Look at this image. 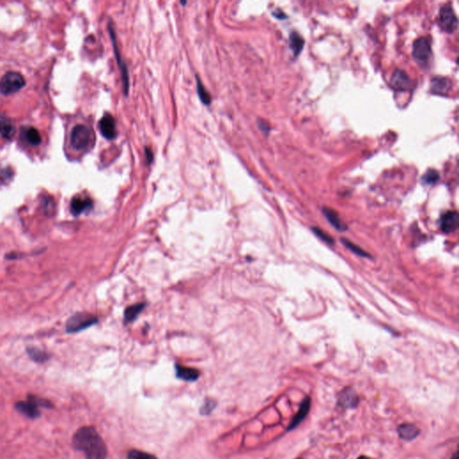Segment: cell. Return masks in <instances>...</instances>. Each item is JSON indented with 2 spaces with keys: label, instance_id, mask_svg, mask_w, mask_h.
<instances>
[{
  "label": "cell",
  "instance_id": "cell-1",
  "mask_svg": "<svg viewBox=\"0 0 459 459\" xmlns=\"http://www.w3.org/2000/svg\"><path fill=\"white\" fill-rule=\"evenodd\" d=\"M73 447L82 452L86 459H106L108 448L104 439L92 426L81 427L72 438Z\"/></svg>",
  "mask_w": 459,
  "mask_h": 459
},
{
  "label": "cell",
  "instance_id": "cell-2",
  "mask_svg": "<svg viewBox=\"0 0 459 459\" xmlns=\"http://www.w3.org/2000/svg\"><path fill=\"white\" fill-rule=\"evenodd\" d=\"M40 407L50 409L54 407V404L48 400L33 395H29L26 401H18L15 404L16 411L31 420L38 419L40 417L41 415Z\"/></svg>",
  "mask_w": 459,
  "mask_h": 459
},
{
  "label": "cell",
  "instance_id": "cell-3",
  "mask_svg": "<svg viewBox=\"0 0 459 459\" xmlns=\"http://www.w3.org/2000/svg\"><path fill=\"white\" fill-rule=\"evenodd\" d=\"M92 132L87 126L77 124L72 128L69 136V144L76 152L85 151L91 143Z\"/></svg>",
  "mask_w": 459,
  "mask_h": 459
},
{
  "label": "cell",
  "instance_id": "cell-4",
  "mask_svg": "<svg viewBox=\"0 0 459 459\" xmlns=\"http://www.w3.org/2000/svg\"><path fill=\"white\" fill-rule=\"evenodd\" d=\"M25 85V79L20 73L10 71L5 74L0 80V92L9 95L20 91Z\"/></svg>",
  "mask_w": 459,
  "mask_h": 459
},
{
  "label": "cell",
  "instance_id": "cell-5",
  "mask_svg": "<svg viewBox=\"0 0 459 459\" xmlns=\"http://www.w3.org/2000/svg\"><path fill=\"white\" fill-rule=\"evenodd\" d=\"M98 321L95 316L88 313H76L67 322V330L70 333L82 331Z\"/></svg>",
  "mask_w": 459,
  "mask_h": 459
},
{
  "label": "cell",
  "instance_id": "cell-6",
  "mask_svg": "<svg viewBox=\"0 0 459 459\" xmlns=\"http://www.w3.org/2000/svg\"><path fill=\"white\" fill-rule=\"evenodd\" d=\"M439 24L441 29L452 33L457 27V18L450 5H445L439 11Z\"/></svg>",
  "mask_w": 459,
  "mask_h": 459
},
{
  "label": "cell",
  "instance_id": "cell-7",
  "mask_svg": "<svg viewBox=\"0 0 459 459\" xmlns=\"http://www.w3.org/2000/svg\"><path fill=\"white\" fill-rule=\"evenodd\" d=\"M413 56L420 65H427L431 58V47L427 38H419L415 41Z\"/></svg>",
  "mask_w": 459,
  "mask_h": 459
},
{
  "label": "cell",
  "instance_id": "cell-8",
  "mask_svg": "<svg viewBox=\"0 0 459 459\" xmlns=\"http://www.w3.org/2000/svg\"><path fill=\"white\" fill-rule=\"evenodd\" d=\"M338 405L343 409H353L358 406L359 397L351 387H345L338 395Z\"/></svg>",
  "mask_w": 459,
  "mask_h": 459
},
{
  "label": "cell",
  "instance_id": "cell-9",
  "mask_svg": "<svg viewBox=\"0 0 459 459\" xmlns=\"http://www.w3.org/2000/svg\"><path fill=\"white\" fill-rule=\"evenodd\" d=\"M390 84L392 87L398 91H407L413 86V82L407 74L400 69H396L395 72L393 73Z\"/></svg>",
  "mask_w": 459,
  "mask_h": 459
},
{
  "label": "cell",
  "instance_id": "cell-10",
  "mask_svg": "<svg viewBox=\"0 0 459 459\" xmlns=\"http://www.w3.org/2000/svg\"><path fill=\"white\" fill-rule=\"evenodd\" d=\"M99 128L101 135L106 139H113L117 136L116 122L114 118L110 114H106L101 118L99 123Z\"/></svg>",
  "mask_w": 459,
  "mask_h": 459
},
{
  "label": "cell",
  "instance_id": "cell-11",
  "mask_svg": "<svg viewBox=\"0 0 459 459\" xmlns=\"http://www.w3.org/2000/svg\"><path fill=\"white\" fill-rule=\"evenodd\" d=\"M458 223V214L455 211H448L441 217L440 227L445 233H451L457 229Z\"/></svg>",
  "mask_w": 459,
  "mask_h": 459
},
{
  "label": "cell",
  "instance_id": "cell-12",
  "mask_svg": "<svg viewBox=\"0 0 459 459\" xmlns=\"http://www.w3.org/2000/svg\"><path fill=\"white\" fill-rule=\"evenodd\" d=\"M109 28H110V32H111V35H112L114 52H115L117 60H118V64H119V67H120L121 76H122V82H123V88H124L125 94L127 95L128 92V88H129V77H128V68H127V66L125 65L124 62H122V60L120 59V53L118 52V48H117L115 34H114V32H113V30H112V27H111V25L109 26Z\"/></svg>",
  "mask_w": 459,
  "mask_h": 459
},
{
  "label": "cell",
  "instance_id": "cell-13",
  "mask_svg": "<svg viewBox=\"0 0 459 459\" xmlns=\"http://www.w3.org/2000/svg\"><path fill=\"white\" fill-rule=\"evenodd\" d=\"M311 404H312L311 397L307 396L302 401V403L299 406V411L297 412L295 416L292 420V422H291L289 427H288L287 431H292V429L297 427L299 423H301L306 418V416H307L309 412H310V409H311Z\"/></svg>",
  "mask_w": 459,
  "mask_h": 459
},
{
  "label": "cell",
  "instance_id": "cell-14",
  "mask_svg": "<svg viewBox=\"0 0 459 459\" xmlns=\"http://www.w3.org/2000/svg\"><path fill=\"white\" fill-rule=\"evenodd\" d=\"M176 376L178 379H182L184 381L193 382L198 379L200 376L199 371L194 368L186 367L180 364L175 365Z\"/></svg>",
  "mask_w": 459,
  "mask_h": 459
},
{
  "label": "cell",
  "instance_id": "cell-15",
  "mask_svg": "<svg viewBox=\"0 0 459 459\" xmlns=\"http://www.w3.org/2000/svg\"><path fill=\"white\" fill-rule=\"evenodd\" d=\"M92 207V200L88 197L75 196L71 201V213L74 216H79L82 213L90 210Z\"/></svg>",
  "mask_w": 459,
  "mask_h": 459
},
{
  "label": "cell",
  "instance_id": "cell-16",
  "mask_svg": "<svg viewBox=\"0 0 459 459\" xmlns=\"http://www.w3.org/2000/svg\"><path fill=\"white\" fill-rule=\"evenodd\" d=\"M451 81L446 77H434L431 83V91L432 93L445 95L449 92L451 88Z\"/></svg>",
  "mask_w": 459,
  "mask_h": 459
},
{
  "label": "cell",
  "instance_id": "cell-17",
  "mask_svg": "<svg viewBox=\"0 0 459 459\" xmlns=\"http://www.w3.org/2000/svg\"><path fill=\"white\" fill-rule=\"evenodd\" d=\"M398 434L401 439L405 441H412L416 439L420 434L419 428L413 423H403L398 429Z\"/></svg>",
  "mask_w": 459,
  "mask_h": 459
},
{
  "label": "cell",
  "instance_id": "cell-18",
  "mask_svg": "<svg viewBox=\"0 0 459 459\" xmlns=\"http://www.w3.org/2000/svg\"><path fill=\"white\" fill-rule=\"evenodd\" d=\"M16 132L12 120L6 115H0V136L5 139H11Z\"/></svg>",
  "mask_w": 459,
  "mask_h": 459
},
{
  "label": "cell",
  "instance_id": "cell-19",
  "mask_svg": "<svg viewBox=\"0 0 459 459\" xmlns=\"http://www.w3.org/2000/svg\"><path fill=\"white\" fill-rule=\"evenodd\" d=\"M324 215L327 217V219L328 220V222L337 230L339 231H343L345 230V225L341 222L340 220L339 216L336 212L334 211L333 209H330V208H324L323 209Z\"/></svg>",
  "mask_w": 459,
  "mask_h": 459
},
{
  "label": "cell",
  "instance_id": "cell-20",
  "mask_svg": "<svg viewBox=\"0 0 459 459\" xmlns=\"http://www.w3.org/2000/svg\"><path fill=\"white\" fill-rule=\"evenodd\" d=\"M144 307H145V304L137 303L127 308L126 311H125V321L127 323H129V322L136 320L137 316L139 315L140 313L142 312Z\"/></svg>",
  "mask_w": 459,
  "mask_h": 459
},
{
  "label": "cell",
  "instance_id": "cell-21",
  "mask_svg": "<svg viewBox=\"0 0 459 459\" xmlns=\"http://www.w3.org/2000/svg\"><path fill=\"white\" fill-rule=\"evenodd\" d=\"M24 136L25 140L27 141V143L31 145H39L42 141L40 132L38 131L36 128H32V127L27 128L24 130Z\"/></svg>",
  "mask_w": 459,
  "mask_h": 459
},
{
  "label": "cell",
  "instance_id": "cell-22",
  "mask_svg": "<svg viewBox=\"0 0 459 459\" xmlns=\"http://www.w3.org/2000/svg\"><path fill=\"white\" fill-rule=\"evenodd\" d=\"M304 46V40L299 33L293 32L290 34V47L292 49L296 56L299 55L302 50Z\"/></svg>",
  "mask_w": 459,
  "mask_h": 459
},
{
  "label": "cell",
  "instance_id": "cell-23",
  "mask_svg": "<svg viewBox=\"0 0 459 459\" xmlns=\"http://www.w3.org/2000/svg\"><path fill=\"white\" fill-rule=\"evenodd\" d=\"M196 84H197V94L199 96L200 100L206 105H209L211 104V96L201 83L198 76H196Z\"/></svg>",
  "mask_w": 459,
  "mask_h": 459
},
{
  "label": "cell",
  "instance_id": "cell-24",
  "mask_svg": "<svg viewBox=\"0 0 459 459\" xmlns=\"http://www.w3.org/2000/svg\"><path fill=\"white\" fill-rule=\"evenodd\" d=\"M127 459H157L156 455L147 453V452L141 451L137 449H132L128 453Z\"/></svg>",
  "mask_w": 459,
  "mask_h": 459
},
{
  "label": "cell",
  "instance_id": "cell-25",
  "mask_svg": "<svg viewBox=\"0 0 459 459\" xmlns=\"http://www.w3.org/2000/svg\"><path fill=\"white\" fill-rule=\"evenodd\" d=\"M216 405H217V403H216V400H214L213 398H207L205 400L203 405L200 408V414L203 416H209L212 412L215 410Z\"/></svg>",
  "mask_w": 459,
  "mask_h": 459
},
{
  "label": "cell",
  "instance_id": "cell-26",
  "mask_svg": "<svg viewBox=\"0 0 459 459\" xmlns=\"http://www.w3.org/2000/svg\"><path fill=\"white\" fill-rule=\"evenodd\" d=\"M439 172L435 170H429L423 177V180L426 184H434L439 180Z\"/></svg>",
  "mask_w": 459,
  "mask_h": 459
},
{
  "label": "cell",
  "instance_id": "cell-27",
  "mask_svg": "<svg viewBox=\"0 0 459 459\" xmlns=\"http://www.w3.org/2000/svg\"><path fill=\"white\" fill-rule=\"evenodd\" d=\"M342 241H343V243L350 250H351L353 253H355L356 255L360 256V257H368V254L366 252L363 250V249L360 248V247H358V246L354 245V244L351 242V241L345 240V239H342Z\"/></svg>",
  "mask_w": 459,
  "mask_h": 459
},
{
  "label": "cell",
  "instance_id": "cell-28",
  "mask_svg": "<svg viewBox=\"0 0 459 459\" xmlns=\"http://www.w3.org/2000/svg\"><path fill=\"white\" fill-rule=\"evenodd\" d=\"M29 353H30V355H31L32 359L36 361V362H39V363H43L46 360L48 359V356L45 355L43 352H40V351H38L36 349H31L29 351Z\"/></svg>",
  "mask_w": 459,
  "mask_h": 459
},
{
  "label": "cell",
  "instance_id": "cell-29",
  "mask_svg": "<svg viewBox=\"0 0 459 459\" xmlns=\"http://www.w3.org/2000/svg\"><path fill=\"white\" fill-rule=\"evenodd\" d=\"M313 232H315L316 235L318 236L319 238H320L321 240H323L324 241L328 242V244L334 243V241H333V239H332L331 237H329L326 232L321 231L319 228H313Z\"/></svg>",
  "mask_w": 459,
  "mask_h": 459
},
{
  "label": "cell",
  "instance_id": "cell-30",
  "mask_svg": "<svg viewBox=\"0 0 459 459\" xmlns=\"http://www.w3.org/2000/svg\"><path fill=\"white\" fill-rule=\"evenodd\" d=\"M273 15L276 16L278 19H284V18H286V16H282V15H284V14L282 12L281 10H277V13H273Z\"/></svg>",
  "mask_w": 459,
  "mask_h": 459
},
{
  "label": "cell",
  "instance_id": "cell-31",
  "mask_svg": "<svg viewBox=\"0 0 459 459\" xmlns=\"http://www.w3.org/2000/svg\"><path fill=\"white\" fill-rule=\"evenodd\" d=\"M145 154H146V158H147L149 162L151 163L152 161V157H154V156H152V152H151L148 148H145Z\"/></svg>",
  "mask_w": 459,
  "mask_h": 459
},
{
  "label": "cell",
  "instance_id": "cell-32",
  "mask_svg": "<svg viewBox=\"0 0 459 459\" xmlns=\"http://www.w3.org/2000/svg\"><path fill=\"white\" fill-rule=\"evenodd\" d=\"M451 459H459L458 451L455 452V454L452 455Z\"/></svg>",
  "mask_w": 459,
  "mask_h": 459
},
{
  "label": "cell",
  "instance_id": "cell-33",
  "mask_svg": "<svg viewBox=\"0 0 459 459\" xmlns=\"http://www.w3.org/2000/svg\"><path fill=\"white\" fill-rule=\"evenodd\" d=\"M357 459H371V458H370V457H368V456H366V455H361V456H359V457H358V458H357Z\"/></svg>",
  "mask_w": 459,
  "mask_h": 459
}]
</instances>
